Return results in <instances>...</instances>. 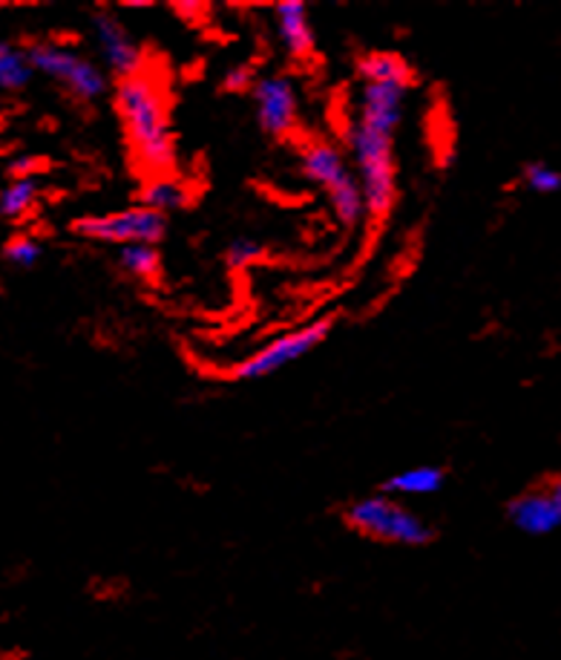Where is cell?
<instances>
[{
    "mask_svg": "<svg viewBox=\"0 0 561 660\" xmlns=\"http://www.w3.org/2000/svg\"><path fill=\"white\" fill-rule=\"evenodd\" d=\"M113 107L122 122L133 164L156 177L176 168V133L170 125V104L159 78L150 70L124 78L113 87Z\"/></svg>",
    "mask_w": 561,
    "mask_h": 660,
    "instance_id": "6da1fadb",
    "label": "cell"
},
{
    "mask_svg": "<svg viewBox=\"0 0 561 660\" xmlns=\"http://www.w3.org/2000/svg\"><path fill=\"white\" fill-rule=\"evenodd\" d=\"M348 162L357 168L366 214L371 228L383 226L398 205V153H394V133L377 130L352 118L346 130Z\"/></svg>",
    "mask_w": 561,
    "mask_h": 660,
    "instance_id": "7a4b0ae2",
    "label": "cell"
},
{
    "mask_svg": "<svg viewBox=\"0 0 561 660\" xmlns=\"http://www.w3.org/2000/svg\"><path fill=\"white\" fill-rule=\"evenodd\" d=\"M343 520L352 531H357L366 539L386 545H403V548H423L435 539V531L423 516H417L412 508H407L400 499L386 497V493H371V497L354 499L343 511Z\"/></svg>",
    "mask_w": 561,
    "mask_h": 660,
    "instance_id": "3957f363",
    "label": "cell"
},
{
    "mask_svg": "<svg viewBox=\"0 0 561 660\" xmlns=\"http://www.w3.org/2000/svg\"><path fill=\"white\" fill-rule=\"evenodd\" d=\"M32 70L58 81L81 104H93L110 93V78L99 64H93L76 49L61 47L58 41H30L24 47Z\"/></svg>",
    "mask_w": 561,
    "mask_h": 660,
    "instance_id": "277c9868",
    "label": "cell"
},
{
    "mask_svg": "<svg viewBox=\"0 0 561 660\" xmlns=\"http://www.w3.org/2000/svg\"><path fill=\"white\" fill-rule=\"evenodd\" d=\"M168 217L145 208V205H130V208L110 210V214H90V217L72 219L70 231L81 240L104 242V246H159L168 237Z\"/></svg>",
    "mask_w": 561,
    "mask_h": 660,
    "instance_id": "5b68a950",
    "label": "cell"
},
{
    "mask_svg": "<svg viewBox=\"0 0 561 660\" xmlns=\"http://www.w3.org/2000/svg\"><path fill=\"white\" fill-rule=\"evenodd\" d=\"M334 323H337V315H320V318L308 320L306 327L277 334V338L265 343L262 350H256L254 355L245 357L242 364L233 366L231 378L233 382H262V378L279 373L285 366L297 364L308 352H314L320 343H325Z\"/></svg>",
    "mask_w": 561,
    "mask_h": 660,
    "instance_id": "8992f818",
    "label": "cell"
},
{
    "mask_svg": "<svg viewBox=\"0 0 561 660\" xmlns=\"http://www.w3.org/2000/svg\"><path fill=\"white\" fill-rule=\"evenodd\" d=\"M256 125L271 139H291L300 127V90L288 72H262L256 78L254 90Z\"/></svg>",
    "mask_w": 561,
    "mask_h": 660,
    "instance_id": "52a82bcc",
    "label": "cell"
},
{
    "mask_svg": "<svg viewBox=\"0 0 561 660\" xmlns=\"http://www.w3.org/2000/svg\"><path fill=\"white\" fill-rule=\"evenodd\" d=\"M90 26H93L95 44H99L101 55H104L110 76L116 78V81H124V78H133L147 70L145 49L127 32V26L118 21L116 12L95 9L93 15H90Z\"/></svg>",
    "mask_w": 561,
    "mask_h": 660,
    "instance_id": "ba28073f",
    "label": "cell"
},
{
    "mask_svg": "<svg viewBox=\"0 0 561 660\" xmlns=\"http://www.w3.org/2000/svg\"><path fill=\"white\" fill-rule=\"evenodd\" d=\"M300 171L302 177L317 185L323 194L334 191L340 182H346L354 173L348 153L329 136H311L300 141Z\"/></svg>",
    "mask_w": 561,
    "mask_h": 660,
    "instance_id": "9c48e42d",
    "label": "cell"
},
{
    "mask_svg": "<svg viewBox=\"0 0 561 660\" xmlns=\"http://www.w3.org/2000/svg\"><path fill=\"white\" fill-rule=\"evenodd\" d=\"M409 90H412L409 84H360L354 118L363 125L398 136L400 125H403V113H407Z\"/></svg>",
    "mask_w": 561,
    "mask_h": 660,
    "instance_id": "30bf717a",
    "label": "cell"
},
{
    "mask_svg": "<svg viewBox=\"0 0 561 660\" xmlns=\"http://www.w3.org/2000/svg\"><path fill=\"white\" fill-rule=\"evenodd\" d=\"M507 522L527 536H547L561 528V508L547 485L524 490L507 502Z\"/></svg>",
    "mask_w": 561,
    "mask_h": 660,
    "instance_id": "8fae6325",
    "label": "cell"
},
{
    "mask_svg": "<svg viewBox=\"0 0 561 660\" xmlns=\"http://www.w3.org/2000/svg\"><path fill=\"white\" fill-rule=\"evenodd\" d=\"M274 26L285 55L297 64H308L317 55V35L302 0H279L274 3Z\"/></svg>",
    "mask_w": 561,
    "mask_h": 660,
    "instance_id": "7c38bea8",
    "label": "cell"
},
{
    "mask_svg": "<svg viewBox=\"0 0 561 660\" xmlns=\"http://www.w3.org/2000/svg\"><path fill=\"white\" fill-rule=\"evenodd\" d=\"M354 72L360 78V84H409L415 81V72L409 67L403 55L389 53V49H371L360 55L354 64Z\"/></svg>",
    "mask_w": 561,
    "mask_h": 660,
    "instance_id": "4fadbf2b",
    "label": "cell"
},
{
    "mask_svg": "<svg viewBox=\"0 0 561 660\" xmlns=\"http://www.w3.org/2000/svg\"><path fill=\"white\" fill-rule=\"evenodd\" d=\"M446 485V470L440 465H415L409 470L389 476L380 482V493L386 497H435Z\"/></svg>",
    "mask_w": 561,
    "mask_h": 660,
    "instance_id": "5bb4252c",
    "label": "cell"
},
{
    "mask_svg": "<svg viewBox=\"0 0 561 660\" xmlns=\"http://www.w3.org/2000/svg\"><path fill=\"white\" fill-rule=\"evenodd\" d=\"M193 200V191L187 182L176 177H156L147 179L145 185L139 187V205L156 210V214H176V210L187 208Z\"/></svg>",
    "mask_w": 561,
    "mask_h": 660,
    "instance_id": "9a60e30c",
    "label": "cell"
},
{
    "mask_svg": "<svg viewBox=\"0 0 561 660\" xmlns=\"http://www.w3.org/2000/svg\"><path fill=\"white\" fill-rule=\"evenodd\" d=\"M118 265L130 277L150 283L162 274V251H159V246H147V242L124 246V249H118Z\"/></svg>",
    "mask_w": 561,
    "mask_h": 660,
    "instance_id": "2e32d148",
    "label": "cell"
},
{
    "mask_svg": "<svg viewBox=\"0 0 561 660\" xmlns=\"http://www.w3.org/2000/svg\"><path fill=\"white\" fill-rule=\"evenodd\" d=\"M41 200L38 179H21L0 187V219H24Z\"/></svg>",
    "mask_w": 561,
    "mask_h": 660,
    "instance_id": "e0dca14e",
    "label": "cell"
},
{
    "mask_svg": "<svg viewBox=\"0 0 561 660\" xmlns=\"http://www.w3.org/2000/svg\"><path fill=\"white\" fill-rule=\"evenodd\" d=\"M41 257H44V246L26 231L12 234V237L3 242V249H0V260H3V263L12 265V269H24V272L35 269Z\"/></svg>",
    "mask_w": 561,
    "mask_h": 660,
    "instance_id": "ac0fdd59",
    "label": "cell"
},
{
    "mask_svg": "<svg viewBox=\"0 0 561 660\" xmlns=\"http://www.w3.org/2000/svg\"><path fill=\"white\" fill-rule=\"evenodd\" d=\"M32 76H35V70H32L24 47L9 49L7 58L0 61V90L3 93H21L32 84Z\"/></svg>",
    "mask_w": 561,
    "mask_h": 660,
    "instance_id": "d6986e66",
    "label": "cell"
},
{
    "mask_svg": "<svg viewBox=\"0 0 561 660\" xmlns=\"http://www.w3.org/2000/svg\"><path fill=\"white\" fill-rule=\"evenodd\" d=\"M522 182L530 187L533 194H559L561 191V171L547 162H527L522 171Z\"/></svg>",
    "mask_w": 561,
    "mask_h": 660,
    "instance_id": "ffe728a7",
    "label": "cell"
},
{
    "mask_svg": "<svg viewBox=\"0 0 561 660\" xmlns=\"http://www.w3.org/2000/svg\"><path fill=\"white\" fill-rule=\"evenodd\" d=\"M268 254V249L262 246V242L251 240V237H237L225 246V265L231 269V272H242L248 265L260 263L262 257Z\"/></svg>",
    "mask_w": 561,
    "mask_h": 660,
    "instance_id": "44dd1931",
    "label": "cell"
},
{
    "mask_svg": "<svg viewBox=\"0 0 561 660\" xmlns=\"http://www.w3.org/2000/svg\"><path fill=\"white\" fill-rule=\"evenodd\" d=\"M53 168L44 156H15L7 168L9 182H21V179H38V173H47Z\"/></svg>",
    "mask_w": 561,
    "mask_h": 660,
    "instance_id": "7402d4cb",
    "label": "cell"
},
{
    "mask_svg": "<svg viewBox=\"0 0 561 660\" xmlns=\"http://www.w3.org/2000/svg\"><path fill=\"white\" fill-rule=\"evenodd\" d=\"M254 72L248 70V67H237V70H231L228 76H225V90H231V93H239V90H254L256 84Z\"/></svg>",
    "mask_w": 561,
    "mask_h": 660,
    "instance_id": "603a6c76",
    "label": "cell"
},
{
    "mask_svg": "<svg viewBox=\"0 0 561 660\" xmlns=\"http://www.w3.org/2000/svg\"><path fill=\"white\" fill-rule=\"evenodd\" d=\"M547 488H550V493H553V499L559 502V508H561V476L550 479V482H547Z\"/></svg>",
    "mask_w": 561,
    "mask_h": 660,
    "instance_id": "cb8c5ba5",
    "label": "cell"
},
{
    "mask_svg": "<svg viewBox=\"0 0 561 660\" xmlns=\"http://www.w3.org/2000/svg\"><path fill=\"white\" fill-rule=\"evenodd\" d=\"M12 47H15V44H9V41L0 38V61H3V58H7V53H9V49H12Z\"/></svg>",
    "mask_w": 561,
    "mask_h": 660,
    "instance_id": "d4e9b609",
    "label": "cell"
}]
</instances>
